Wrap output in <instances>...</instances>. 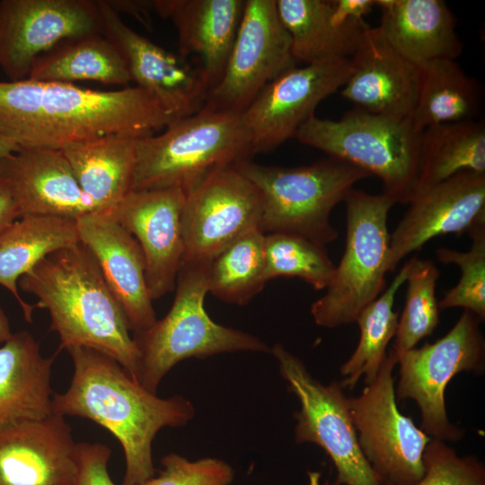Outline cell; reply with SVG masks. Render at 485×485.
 <instances>
[{
    "label": "cell",
    "mask_w": 485,
    "mask_h": 485,
    "mask_svg": "<svg viewBox=\"0 0 485 485\" xmlns=\"http://www.w3.org/2000/svg\"><path fill=\"white\" fill-rule=\"evenodd\" d=\"M265 234L252 228L225 247L211 261L208 293L237 305L247 304L267 283Z\"/></svg>",
    "instance_id": "cell-33"
},
{
    "label": "cell",
    "mask_w": 485,
    "mask_h": 485,
    "mask_svg": "<svg viewBox=\"0 0 485 485\" xmlns=\"http://www.w3.org/2000/svg\"><path fill=\"white\" fill-rule=\"evenodd\" d=\"M351 71L341 96L364 111L411 119L419 86V67L400 55L377 27L369 25L350 57Z\"/></svg>",
    "instance_id": "cell-20"
},
{
    "label": "cell",
    "mask_w": 485,
    "mask_h": 485,
    "mask_svg": "<svg viewBox=\"0 0 485 485\" xmlns=\"http://www.w3.org/2000/svg\"><path fill=\"white\" fill-rule=\"evenodd\" d=\"M0 181L11 193L20 217L40 215L78 219L96 212L58 149L20 148L0 158Z\"/></svg>",
    "instance_id": "cell-22"
},
{
    "label": "cell",
    "mask_w": 485,
    "mask_h": 485,
    "mask_svg": "<svg viewBox=\"0 0 485 485\" xmlns=\"http://www.w3.org/2000/svg\"><path fill=\"white\" fill-rule=\"evenodd\" d=\"M350 58H334L284 71L242 113L253 154L269 152L295 137L319 103L347 82Z\"/></svg>",
    "instance_id": "cell-14"
},
{
    "label": "cell",
    "mask_w": 485,
    "mask_h": 485,
    "mask_svg": "<svg viewBox=\"0 0 485 485\" xmlns=\"http://www.w3.org/2000/svg\"><path fill=\"white\" fill-rule=\"evenodd\" d=\"M46 309L58 349L84 347L115 359L138 382V360L125 315L81 242L47 255L18 281Z\"/></svg>",
    "instance_id": "cell-3"
},
{
    "label": "cell",
    "mask_w": 485,
    "mask_h": 485,
    "mask_svg": "<svg viewBox=\"0 0 485 485\" xmlns=\"http://www.w3.org/2000/svg\"><path fill=\"white\" fill-rule=\"evenodd\" d=\"M12 334L9 319L0 305V343L5 342Z\"/></svg>",
    "instance_id": "cell-42"
},
{
    "label": "cell",
    "mask_w": 485,
    "mask_h": 485,
    "mask_svg": "<svg viewBox=\"0 0 485 485\" xmlns=\"http://www.w3.org/2000/svg\"><path fill=\"white\" fill-rule=\"evenodd\" d=\"M76 221L80 242L94 257L130 331L137 334L149 329L157 318L144 254L136 238L103 212H92Z\"/></svg>",
    "instance_id": "cell-19"
},
{
    "label": "cell",
    "mask_w": 485,
    "mask_h": 485,
    "mask_svg": "<svg viewBox=\"0 0 485 485\" xmlns=\"http://www.w3.org/2000/svg\"><path fill=\"white\" fill-rule=\"evenodd\" d=\"M173 120L137 86L99 91L28 78L0 81V134L20 148L61 150L108 136L139 139Z\"/></svg>",
    "instance_id": "cell-1"
},
{
    "label": "cell",
    "mask_w": 485,
    "mask_h": 485,
    "mask_svg": "<svg viewBox=\"0 0 485 485\" xmlns=\"http://www.w3.org/2000/svg\"><path fill=\"white\" fill-rule=\"evenodd\" d=\"M405 305L398 319L392 350L400 355L416 347L433 333L439 323L436 297L439 269L430 260L412 257L408 260Z\"/></svg>",
    "instance_id": "cell-34"
},
{
    "label": "cell",
    "mask_w": 485,
    "mask_h": 485,
    "mask_svg": "<svg viewBox=\"0 0 485 485\" xmlns=\"http://www.w3.org/2000/svg\"><path fill=\"white\" fill-rule=\"evenodd\" d=\"M276 5L294 60L308 65L350 58L375 0H276Z\"/></svg>",
    "instance_id": "cell-23"
},
{
    "label": "cell",
    "mask_w": 485,
    "mask_h": 485,
    "mask_svg": "<svg viewBox=\"0 0 485 485\" xmlns=\"http://www.w3.org/2000/svg\"><path fill=\"white\" fill-rule=\"evenodd\" d=\"M425 472L414 485H485L484 463L474 455L460 457L444 441L431 438L423 453ZM380 485H392L381 481Z\"/></svg>",
    "instance_id": "cell-37"
},
{
    "label": "cell",
    "mask_w": 485,
    "mask_h": 485,
    "mask_svg": "<svg viewBox=\"0 0 485 485\" xmlns=\"http://www.w3.org/2000/svg\"><path fill=\"white\" fill-rule=\"evenodd\" d=\"M409 207L390 234L387 270L392 272L410 253L429 240L462 235L485 224V173L464 172L427 188Z\"/></svg>",
    "instance_id": "cell-18"
},
{
    "label": "cell",
    "mask_w": 485,
    "mask_h": 485,
    "mask_svg": "<svg viewBox=\"0 0 485 485\" xmlns=\"http://www.w3.org/2000/svg\"><path fill=\"white\" fill-rule=\"evenodd\" d=\"M160 463L163 470L142 485H230L235 477L228 463L215 457L190 461L171 453Z\"/></svg>",
    "instance_id": "cell-38"
},
{
    "label": "cell",
    "mask_w": 485,
    "mask_h": 485,
    "mask_svg": "<svg viewBox=\"0 0 485 485\" xmlns=\"http://www.w3.org/2000/svg\"><path fill=\"white\" fill-rule=\"evenodd\" d=\"M19 149L20 147L15 143L0 134V158L5 157Z\"/></svg>",
    "instance_id": "cell-43"
},
{
    "label": "cell",
    "mask_w": 485,
    "mask_h": 485,
    "mask_svg": "<svg viewBox=\"0 0 485 485\" xmlns=\"http://www.w3.org/2000/svg\"><path fill=\"white\" fill-rule=\"evenodd\" d=\"M77 442L65 417L0 431V485H75Z\"/></svg>",
    "instance_id": "cell-21"
},
{
    "label": "cell",
    "mask_w": 485,
    "mask_h": 485,
    "mask_svg": "<svg viewBox=\"0 0 485 485\" xmlns=\"http://www.w3.org/2000/svg\"><path fill=\"white\" fill-rule=\"evenodd\" d=\"M472 244L467 251L437 248L436 258L445 264H454L461 276L457 284L438 302L439 309L463 308L481 321L485 320V224L469 233Z\"/></svg>",
    "instance_id": "cell-36"
},
{
    "label": "cell",
    "mask_w": 485,
    "mask_h": 485,
    "mask_svg": "<svg viewBox=\"0 0 485 485\" xmlns=\"http://www.w3.org/2000/svg\"><path fill=\"white\" fill-rule=\"evenodd\" d=\"M408 268L406 261L389 287L356 318L360 338L355 351L340 367L344 379L340 384L343 389H353L362 376L366 385L375 379L396 332L399 313L393 311V305L396 294L406 281Z\"/></svg>",
    "instance_id": "cell-32"
},
{
    "label": "cell",
    "mask_w": 485,
    "mask_h": 485,
    "mask_svg": "<svg viewBox=\"0 0 485 485\" xmlns=\"http://www.w3.org/2000/svg\"><path fill=\"white\" fill-rule=\"evenodd\" d=\"M419 137L410 119L372 114L357 108L340 119L313 115L295 138L380 179L384 193L408 204L416 195Z\"/></svg>",
    "instance_id": "cell-6"
},
{
    "label": "cell",
    "mask_w": 485,
    "mask_h": 485,
    "mask_svg": "<svg viewBox=\"0 0 485 485\" xmlns=\"http://www.w3.org/2000/svg\"><path fill=\"white\" fill-rule=\"evenodd\" d=\"M396 364L391 349L374 382L348 397V407L362 454L381 481L414 485L424 475L423 453L431 437L397 407Z\"/></svg>",
    "instance_id": "cell-11"
},
{
    "label": "cell",
    "mask_w": 485,
    "mask_h": 485,
    "mask_svg": "<svg viewBox=\"0 0 485 485\" xmlns=\"http://www.w3.org/2000/svg\"><path fill=\"white\" fill-rule=\"evenodd\" d=\"M234 167L260 192L264 234H295L325 246L339 236L331 223L333 208L357 182L370 177L332 157L300 167L268 166L251 159Z\"/></svg>",
    "instance_id": "cell-7"
},
{
    "label": "cell",
    "mask_w": 485,
    "mask_h": 485,
    "mask_svg": "<svg viewBox=\"0 0 485 485\" xmlns=\"http://www.w3.org/2000/svg\"><path fill=\"white\" fill-rule=\"evenodd\" d=\"M184 193L183 260L211 262L242 234L260 228V192L234 165L212 172Z\"/></svg>",
    "instance_id": "cell-13"
},
{
    "label": "cell",
    "mask_w": 485,
    "mask_h": 485,
    "mask_svg": "<svg viewBox=\"0 0 485 485\" xmlns=\"http://www.w3.org/2000/svg\"><path fill=\"white\" fill-rule=\"evenodd\" d=\"M28 79L65 84L89 80L124 87L131 82L122 54L101 33L61 41L35 60Z\"/></svg>",
    "instance_id": "cell-29"
},
{
    "label": "cell",
    "mask_w": 485,
    "mask_h": 485,
    "mask_svg": "<svg viewBox=\"0 0 485 485\" xmlns=\"http://www.w3.org/2000/svg\"><path fill=\"white\" fill-rule=\"evenodd\" d=\"M184 201L185 193L180 188L132 190L102 211L131 234L140 245L153 301L175 288L185 252Z\"/></svg>",
    "instance_id": "cell-17"
},
{
    "label": "cell",
    "mask_w": 485,
    "mask_h": 485,
    "mask_svg": "<svg viewBox=\"0 0 485 485\" xmlns=\"http://www.w3.org/2000/svg\"><path fill=\"white\" fill-rule=\"evenodd\" d=\"M94 33H101L97 0H0V68L11 81L27 79L58 43Z\"/></svg>",
    "instance_id": "cell-15"
},
{
    "label": "cell",
    "mask_w": 485,
    "mask_h": 485,
    "mask_svg": "<svg viewBox=\"0 0 485 485\" xmlns=\"http://www.w3.org/2000/svg\"><path fill=\"white\" fill-rule=\"evenodd\" d=\"M19 213L11 193L0 181V232L19 218Z\"/></svg>",
    "instance_id": "cell-41"
},
{
    "label": "cell",
    "mask_w": 485,
    "mask_h": 485,
    "mask_svg": "<svg viewBox=\"0 0 485 485\" xmlns=\"http://www.w3.org/2000/svg\"><path fill=\"white\" fill-rule=\"evenodd\" d=\"M66 350L73 376L66 391L54 393L53 414L87 419L110 432L125 457L120 485H142L157 472L152 450L157 433L188 424L195 416L193 403L179 394L158 397L100 351L84 347Z\"/></svg>",
    "instance_id": "cell-2"
},
{
    "label": "cell",
    "mask_w": 485,
    "mask_h": 485,
    "mask_svg": "<svg viewBox=\"0 0 485 485\" xmlns=\"http://www.w3.org/2000/svg\"><path fill=\"white\" fill-rule=\"evenodd\" d=\"M419 67V93L410 119L416 131L474 119L481 105V90L454 59H436Z\"/></svg>",
    "instance_id": "cell-30"
},
{
    "label": "cell",
    "mask_w": 485,
    "mask_h": 485,
    "mask_svg": "<svg viewBox=\"0 0 485 485\" xmlns=\"http://www.w3.org/2000/svg\"><path fill=\"white\" fill-rule=\"evenodd\" d=\"M253 154L242 114L203 107L137 140L133 190L180 188L186 192L212 172Z\"/></svg>",
    "instance_id": "cell-5"
},
{
    "label": "cell",
    "mask_w": 485,
    "mask_h": 485,
    "mask_svg": "<svg viewBox=\"0 0 485 485\" xmlns=\"http://www.w3.org/2000/svg\"><path fill=\"white\" fill-rule=\"evenodd\" d=\"M110 7L118 14L126 13L149 29L154 13L153 0H106Z\"/></svg>",
    "instance_id": "cell-40"
},
{
    "label": "cell",
    "mask_w": 485,
    "mask_h": 485,
    "mask_svg": "<svg viewBox=\"0 0 485 485\" xmlns=\"http://www.w3.org/2000/svg\"><path fill=\"white\" fill-rule=\"evenodd\" d=\"M265 279L298 278L315 290L326 289L335 264L326 246L304 236L288 233L265 234Z\"/></svg>",
    "instance_id": "cell-35"
},
{
    "label": "cell",
    "mask_w": 485,
    "mask_h": 485,
    "mask_svg": "<svg viewBox=\"0 0 485 485\" xmlns=\"http://www.w3.org/2000/svg\"><path fill=\"white\" fill-rule=\"evenodd\" d=\"M464 172L485 173L483 120L439 124L420 133L416 194Z\"/></svg>",
    "instance_id": "cell-31"
},
{
    "label": "cell",
    "mask_w": 485,
    "mask_h": 485,
    "mask_svg": "<svg viewBox=\"0 0 485 485\" xmlns=\"http://www.w3.org/2000/svg\"><path fill=\"white\" fill-rule=\"evenodd\" d=\"M78 242L76 219L61 216L27 215L0 232V285L14 296L28 322L36 305L20 295V278L47 255Z\"/></svg>",
    "instance_id": "cell-28"
},
{
    "label": "cell",
    "mask_w": 485,
    "mask_h": 485,
    "mask_svg": "<svg viewBox=\"0 0 485 485\" xmlns=\"http://www.w3.org/2000/svg\"><path fill=\"white\" fill-rule=\"evenodd\" d=\"M282 378L297 397L295 441L320 446L336 469L334 485H380L381 479L365 458L357 442L348 407V397L338 382L324 384L314 378L304 363L276 343L269 352Z\"/></svg>",
    "instance_id": "cell-10"
},
{
    "label": "cell",
    "mask_w": 485,
    "mask_h": 485,
    "mask_svg": "<svg viewBox=\"0 0 485 485\" xmlns=\"http://www.w3.org/2000/svg\"><path fill=\"white\" fill-rule=\"evenodd\" d=\"M211 262L183 260L172 304L147 330L133 334L138 360V383L151 392L182 360L234 352L269 353L260 338L214 322L205 310Z\"/></svg>",
    "instance_id": "cell-4"
},
{
    "label": "cell",
    "mask_w": 485,
    "mask_h": 485,
    "mask_svg": "<svg viewBox=\"0 0 485 485\" xmlns=\"http://www.w3.org/2000/svg\"><path fill=\"white\" fill-rule=\"evenodd\" d=\"M97 4L101 33L122 54L136 86L153 96L174 120L199 111L209 93L201 67L135 31L106 0Z\"/></svg>",
    "instance_id": "cell-16"
},
{
    "label": "cell",
    "mask_w": 485,
    "mask_h": 485,
    "mask_svg": "<svg viewBox=\"0 0 485 485\" xmlns=\"http://www.w3.org/2000/svg\"><path fill=\"white\" fill-rule=\"evenodd\" d=\"M346 205V242L325 294L313 302L314 322L333 329L355 322L385 287L390 245L388 216L393 199L352 188Z\"/></svg>",
    "instance_id": "cell-8"
},
{
    "label": "cell",
    "mask_w": 485,
    "mask_h": 485,
    "mask_svg": "<svg viewBox=\"0 0 485 485\" xmlns=\"http://www.w3.org/2000/svg\"><path fill=\"white\" fill-rule=\"evenodd\" d=\"M378 30L404 58L420 66L436 59H454L463 51L456 20L443 0H375Z\"/></svg>",
    "instance_id": "cell-25"
},
{
    "label": "cell",
    "mask_w": 485,
    "mask_h": 485,
    "mask_svg": "<svg viewBox=\"0 0 485 485\" xmlns=\"http://www.w3.org/2000/svg\"><path fill=\"white\" fill-rule=\"evenodd\" d=\"M154 13L174 25L179 55L200 57L209 92L225 69L245 0H153Z\"/></svg>",
    "instance_id": "cell-24"
},
{
    "label": "cell",
    "mask_w": 485,
    "mask_h": 485,
    "mask_svg": "<svg viewBox=\"0 0 485 485\" xmlns=\"http://www.w3.org/2000/svg\"><path fill=\"white\" fill-rule=\"evenodd\" d=\"M110 448L102 443L77 442L78 474L75 485H117L108 472Z\"/></svg>",
    "instance_id": "cell-39"
},
{
    "label": "cell",
    "mask_w": 485,
    "mask_h": 485,
    "mask_svg": "<svg viewBox=\"0 0 485 485\" xmlns=\"http://www.w3.org/2000/svg\"><path fill=\"white\" fill-rule=\"evenodd\" d=\"M55 356L45 357L27 331L0 347V431L53 415L51 387Z\"/></svg>",
    "instance_id": "cell-26"
},
{
    "label": "cell",
    "mask_w": 485,
    "mask_h": 485,
    "mask_svg": "<svg viewBox=\"0 0 485 485\" xmlns=\"http://www.w3.org/2000/svg\"><path fill=\"white\" fill-rule=\"evenodd\" d=\"M137 140L108 136L62 147L80 188L96 212L109 209L133 190Z\"/></svg>",
    "instance_id": "cell-27"
},
{
    "label": "cell",
    "mask_w": 485,
    "mask_h": 485,
    "mask_svg": "<svg viewBox=\"0 0 485 485\" xmlns=\"http://www.w3.org/2000/svg\"><path fill=\"white\" fill-rule=\"evenodd\" d=\"M481 322L463 310L441 339L395 355L400 366L396 401L411 399L417 403L421 414L420 429L431 438L457 441L464 434L448 419L445 392L457 374L484 373L485 341L479 328Z\"/></svg>",
    "instance_id": "cell-9"
},
{
    "label": "cell",
    "mask_w": 485,
    "mask_h": 485,
    "mask_svg": "<svg viewBox=\"0 0 485 485\" xmlns=\"http://www.w3.org/2000/svg\"><path fill=\"white\" fill-rule=\"evenodd\" d=\"M294 66L291 39L276 0H245L225 69L203 107L242 114L268 84Z\"/></svg>",
    "instance_id": "cell-12"
}]
</instances>
